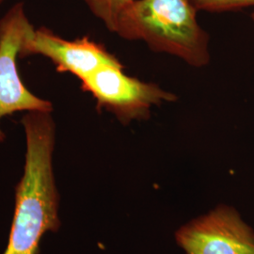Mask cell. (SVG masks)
<instances>
[{"label":"cell","mask_w":254,"mask_h":254,"mask_svg":"<svg viewBox=\"0 0 254 254\" xmlns=\"http://www.w3.org/2000/svg\"><path fill=\"white\" fill-rule=\"evenodd\" d=\"M3 1H4V0H0V4H1Z\"/></svg>","instance_id":"10"},{"label":"cell","mask_w":254,"mask_h":254,"mask_svg":"<svg viewBox=\"0 0 254 254\" xmlns=\"http://www.w3.org/2000/svg\"><path fill=\"white\" fill-rule=\"evenodd\" d=\"M198 10L224 12L254 7V0H190Z\"/></svg>","instance_id":"8"},{"label":"cell","mask_w":254,"mask_h":254,"mask_svg":"<svg viewBox=\"0 0 254 254\" xmlns=\"http://www.w3.org/2000/svg\"><path fill=\"white\" fill-rule=\"evenodd\" d=\"M37 55L48 59L58 73H70L80 81L107 65L121 64L115 55L90 37L70 41L45 27H32L21 45L20 58Z\"/></svg>","instance_id":"6"},{"label":"cell","mask_w":254,"mask_h":254,"mask_svg":"<svg viewBox=\"0 0 254 254\" xmlns=\"http://www.w3.org/2000/svg\"><path fill=\"white\" fill-rule=\"evenodd\" d=\"M175 239L187 254H254L253 228L223 204L183 225Z\"/></svg>","instance_id":"5"},{"label":"cell","mask_w":254,"mask_h":254,"mask_svg":"<svg viewBox=\"0 0 254 254\" xmlns=\"http://www.w3.org/2000/svg\"><path fill=\"white\" fill-rule=\"evenodd\" d=\"M80 82L82 91L95 100L96 109L112 114L124 126L145 121L154 108L177 100L175 93L159 85L127 74L122 63L107 65Z\"/></svg>","instance_id":"3"},{"label":"cell","mask_w":254,"mask_h":254,"mask_svg":"<svg viewBox=\"0 0 254 254\" xmlns=\"http://www.w3.org/2000/svg\"><path fill=\"white\" fill-rule=\"evenodd\" d=\"M91 13L114 32L119 16L134 0H84Z\"/></svg>","instance_id":"7"},{"label":"cell","mask_w":254,"mask_h":254,"mask_svg":"<svg viewBox=\"0 0 254 254\" xmlns=\"http://www.w3.org/2000/svg\"><path fill=\"white\" fill-rule=\"evenodd\" d=\"M197 12L190 0H134L119 16L113 33L201 68L211 55L208 33L200 27Z\"/></svg>","instance_id":"2"},{"label":"cell","mask_w":254,"mask_h":254,"mask_svg":"<svg viewBox=\"0 0 254 254\" xmlns=\"http://www.w3.org/2000/svg\"><path fill=\"white\" fill-rule=\"evenodd\" d=\"M251 18H252V21H253V23H254V13H252V15H251Z\"/></svg>","instance_id":"9"},{"label":"cell","mask_w":254,"mask_h":254,"mask_svg":"<svg viewBox=\"0 0 254 254\" xmlns=\"http://www.w3.org/2000/svg\"><path fill=\"white\" fill-rule=\"evenodd\" d=\"M53 112H26L21 124L27 152L24 174L15 188V212L9 244L3 254H38L42 236L61 226L55 184Z\"/></svg>","instance_id":"1"},{"label":"cell","mask_w":254,"mask_h":254,"mask_svg":"<svg viewBox=\"0 0 254 254\" xmlns=\"http://www.w3.org/2000/svg\"><path fill=\"white\" fill-rule=\"evenodd\" d=\"M33 27L23 2L13 5L0 18V124L2 119L17 112L54 111L53 103L29 91L19 73L21 45ZM5 138L0 127V143Z\"/></svg>","instance_id":"4"}]
</instances>
